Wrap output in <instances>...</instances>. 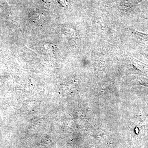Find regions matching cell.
Wrapping results in <instances>:
<instances>
[{
  "instance_id": "6da1fadb",
  "label": "cell",
  "mask_w": 148,
  "mask_h": 148,
  "mask_svg": "<svg viewBox=\"0 0 148 148\" xmlns=\"http://www.w3.org/2000/svg\"><path fill=\"white\" fill-rule=\"evenodd\" d=\"M132 34L139 40L143 42L148 41V34L138 32L136 30H132Z\"/></svg>"
},
{
  "instance_id": "7a4b0ae2",
  "label": "cell",
  "mask_w": 148,
  "mask_h": 148,
  "mask_svg": "<svg viewBox=\"0 0 148 148\" xmlns=\"http://www.w3.org/2000/svg\"><path fill=\"white\" fill-rule=\"evenodd\" d=\"M42 49L43 50L46 52L51 53L53 51V46L52 45H50L49 44L45 43L42 45Z\"/></svg>"
},
{
  "instance_id": "3957f363",
  "label": "cell",
  "mask_w": 148,
  "mask_h": 148,
  "mask_svg": "<svg viewBox=\"0 0 148 148\" xmlns=\"http://www.w3.org/2000/svg\"><path fill=\"white\" fill-rule=\"evenodd\" d=\"M140 47V53L148 59V47L146 45H141Z\"/></svg>"
},
{
  "instance_id": "277c9868",
  "label": "cell",
  "mask_w": 148,
  "mask_h": 148,
  "mask_svg": "<svg viewBox=\"0 0 148 148\" xmlns=\"http://www.w3.org/2000/svg\"><path fill=\"white\" fill-rule=\"evenodd\" d=\"M138 83H140V84H144L145 85L148 86V79L142 78L140 79H139V82H138Z\"/></svg>"
},
{
  "instance_id": "5b68a950",
  "label": "cell",
  "mask_w": 148,
  "mask_h": 148,
  "mask_svg": "<svg viewBox=\"0 0 148 148\" xmlns=\"http://www.w3.org/2000/svg\"><path fill=\"white\" fill-rule=\"evenodd\" d=\"M148 18V17H147V18Z\"/></svg>"
}]
</instances>
